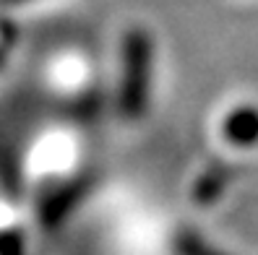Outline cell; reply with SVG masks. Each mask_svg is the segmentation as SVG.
Segmentation results:
<instances>
[{
  "instance_id": "6da1fadb",
  "label": "cell",
  "mask_w": 258,
  "mask_h": 255,
  "mask_svg": "<svg viewBox=\"0 0 258 255\" xmlns=\"http://www.w3.org/2000/svg\"><path fill=\"white\" fill-rule=\"evenodd\" d=\"M149 70H151V47L149 37L133 32L125 39L123 50V81H120V110L131 120L146 110L149 94Z\"/></svg>"
},
{
  "instance_id": "7a4b0ae2",
  "label": "cell",
  "mask_w": 258,
  "mask_h": 255,
  "mask_svg": "<svg viewBox=\"0 0 258 255\" xmlns=\"http://www.w3.org/2000/svg\"><path fill=\"white\" fill-rule=\"evenodd\" d=\"M224 136L240 146L258 143V110H253V107L235 110L224 123Z\"/></svg>"
},
{
  "instance_id": "3957f363",
  "label": "cell",
  "mask_w": 258,
  "mask_h": 255,
  "mask_svg": "<svg viewBox=\"0 0 258 255\" xmlns=\"http://www.w3.org/2000/svg\"><path fill=\"white\" fill-rule=\"evenodd\" d=\"M177 252H180V255H224V252L214 250L211 245L201 242V239H199V237H193V234L180 237V242H177Z\"/></svg>"
}]
</instances>
